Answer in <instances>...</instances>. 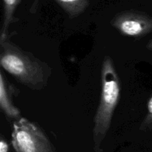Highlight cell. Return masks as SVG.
Returning <instances> with one entry per match:
<instances>
[{"instance_id":"obj_1","label":"cell","mask_w":152,"mask_h":152,"mask_svg":"<svg viewBox=\"0 0 152 152\" xmlns=\"http://www.w3.org/2000/svg\"><path fill=\"white\" fill-rule=\"evenodd\" d=\"M0 65L16 81L34 91L48 86L52 74L49 65L7 39L0 40Z\"/></svg>"},{"instance_id":"obj_2","label":"cell","mask_w":152,"mask_h":152,"mask_svg":"<svg viewBox=\"0 0 152 152\" xmlns=\"http://www.w3.org/2000/svg\"><path fill=\"white\" fill-rule=\"evenodd\" d=\"M101 84L99 104L94 118L93 141L95 152H102V142L111 127L114 111L120 102V78L110 56H105L102 61Z\"/></svg>"},{"instance_id":"obj_3","label":"cell","mask_w":152,"mask_h":152,"mask_svg":"<svg viewBox=\"0 0 152 152\" xmlns=\"http://www.w3.org/2000/svg\"><path fill=\"white\" fill-rule=\"evenodd\" d=\"M11 138L15 152H56L44 132L24 117L13 123Z\"/></svg>"},{"instance_id":"obj_4","label":"cell","mask_w":152,"mask_h":152,"mask_svg":"<svg viewBox=\"0 0 152 152\" xmlns=\"http://www.w3.org/2000/svg\"><path fill=\"white\" fill-rule=\"evenodd\" d=\"M122 35L132 38H142L152 32V17L137 10H126L118 13L111 21Z\"/></svg>"},{"instance_id":"obj_5","label":"cell","mask_w":152,"mask_h":152,"mask_svg":"<svg viewBox=\"0 0 152 152\" xmlns=\"http://www.w3.org/2000/svg\"><path fill=\"white\" fill-rule=\"evenodd\" d=\"M14 88L7 82L3 72L0 74V108L5 117L13 123L22 118L20 111L13 102V95Z\"/></svg>"},{"instance_id":"obj_6","label":"cell","mask_w":152,"mask_h":152,"mask_svg":"<svg viewBox=\"0 0 152 152\" xmlns=\"http://www.w3.org/2000/svg\"><path fill=\"white\" fill-rule=\"evenodd\" d=\"M40 0H35L31 7V12H35L37 4ZM64 11L68 14L69 18L74 19L83 13L88 6L90 0H54Z\"/></svg>"},{"instance_id":"obj_7","label":"cell","mask_w":152,"mask_h":152,"mask_svg":"<svg viewBox=\"0 0 152 152\" xmlns=\"http://www.w3.org/2000/svg\"><path fill=\"white\" fill-rule=\"evenodd\" d=\"M21 2V0H3L4 4V15L3 23L1 27L0 40L7 39V30L10 24L14 22V12L17 6Z\"/></svg>"},{"instance_id":"obj_8","label":"cell","mask_w":152,"mask_h":152,"mask_svg":"<svg viewBox=\"0 0 152 152\" xmlns=\"http://www.w3.org/2000/svg\"><path fill=\"white\" fill-rule=\"evenodd\" d=\"M141 131H152V96L149 98L147 103V114L141 123Z\"/></svg>"},{"instance_id":"obj_9","label":"cell","mask_w":152,"mask_h":152,"mask_svg":"<svg viewBox=\"0 0 152 152\" xmlns=\"http://www.w3.org/2000/svg\"><path fill=\"white\" fill-rule=\"evenodd\" d=\"M8 148V144L7 141L1 137V140H0V152H7Z\"/></svg>"},{"instance_id":"obj_10","label":"cell","mask_w":152,"mask_h":152,"mask_svg":"<svg viewBox=\"0 0 152 152\" xmlns=\"http://www.w3.org/2000/svg\"><path fill=\"white\" fill-rule=\"evenodd\" d=\"M146 48L149 50H152V39L150 40L146 45Z\"/></svg>"}]
</instances>
